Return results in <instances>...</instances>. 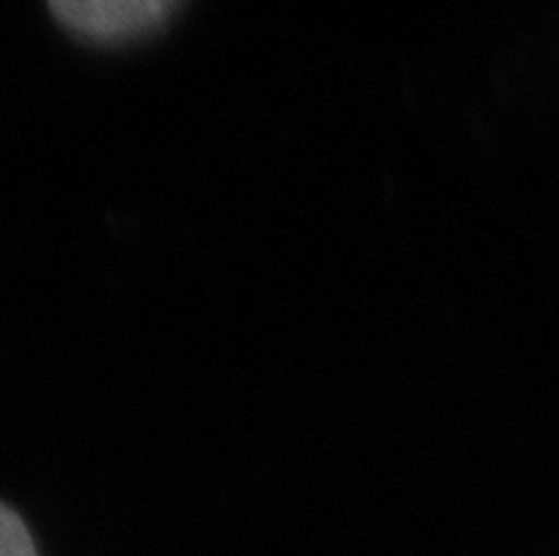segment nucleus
<instances>
[{
	"mask_svg": "<svg viewBox=\"0 0 559 556\" xmlns=\"http://www.w3.org/2000/svg\"><path fill=\"white\" fill-rule=\"evenodd\" d=\"M51 12L78 35L120 40L140 35L170 12L168 0H55Z\"/></svg>",
	"mask_w": 559,
	"mask_h": 556,
	"instance_id": "f257e3e1",
	"label": "nucleus"
},
{
	"mask_svg": "<svg viewBox=\"0 0 559 556\" xmlns=\"http://www.w3.org/2000/svg\"><path fill=\"white\" fill-rule=\"evenodd\" d=\"M0 556H37L26 522L7 502H0Z\"/></svg>",
	"mask_w": 559,
	"mask_h": 556,
	"instance_id": "f03ea898",
	"label": "nucleus"
}]
</instances>
